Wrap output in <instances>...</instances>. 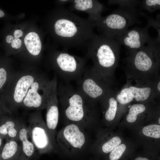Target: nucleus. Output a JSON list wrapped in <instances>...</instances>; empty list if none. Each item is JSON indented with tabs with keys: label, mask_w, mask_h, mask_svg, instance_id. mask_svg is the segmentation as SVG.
<instances>
[{
	"label": "nucleus",
	"mask_w": 160,
	"mask_h": 160,
	"mask_svg": "<svg viewBox=\"0 0 160 160\" xmlns=\"http://www.w3.org/2000/svg\"><path fill=\"white\" fill-rule=\"evenodd\" d=\"M53 30L63 49L87 48L95 34L93 22L63 7L58 12Z\"/></svg>",
	"instance_id": "nucleus-1"
},
{
	"label": "nucleus",
	"mask_w": 160,
	"mask_h": 160,
	"mask_svg": "<svg viewBox=\"0 0 160 160\" xmlns=\"http://www.w3.org/2000/svg\"><path fill=\"white\" fill-rule=\"evenodd\" d=\"M123 60L127 79L155 82L160 77V41L152 39Z\"/></svg>",
	"instance_id": "nucleus-2"
},
{
	"label": "nucleus",
	"mask_w": 160,
	"mask_h": 160,
	"mask_svg": "<svg viewBox=\"0 0 160 160\" xmlns=\"http://www.w3.org/2000/svg\"><path fill=\"white\" fill-rule=\"evenodd\" d=\"M57 94L63 116L68 124L82 128L88 126L94 114V103L68 84H57Z\"/></svg>",
	"instance_id": "nucleus-3"
},
{
	"label": "nucleus",
	"mask_w": 160,
	"mask_h": 160,
	"mask_svg": "<svg viewBox=\"0 0 160 160\" xmlns=\"http://www.w3.org/2000/svg\"><path fill=\"white\" fill-rule=\"evenodd\" d=\"M121 45L114 38L95 34L87 48L85 57L91 59L92 68L103 76L113 79L118 65Z\"/></svg>",
	"instance_id": "nucleus-4"
},
{
	"label": "nucleus",
	"mask_w": 160,
	"mask_h": 160,
	"mask_svg": "<svg viewBox=\"0 0 160 160\" xmlns=\"http://www.w3.org/2000/svg\"><path fill=\"white\" fill-rule=\"evenodd\" d=\"M142 12L137 8L119 7L108 15L93 22L101 35L114 38L136 24H140L139 15Z\"/></svg>",
	"instance_id": "nucleus-5"
},
{
	"label": "nucleus",
	"mask_w": 160,
	"mask_h": 160,
	"mask_svg": "<svg viewBox=\"0 0 160 160\" xmlns=\"http://www.w3.org/2000/svg\"><path fill=\"white\" fill-rule=\"evenodd\" d=\"M28 136L40 154L57 152L56 139L50 134L43 120L41 110H36L28 116Z\"/></svg>",
	"instance_id": "nucleus-6"
},
{
	"label": "nucleus",
	"mask_w": 160,
	"mask_h": 160,
	"mask_svg": "<svg viewBox=\"0 0 160 160\" xmlns=\"http://www.w3.org/2000/svg\"><path fill=\"white\" fill-rule=\"evenodd\" d=\"M82 75L79 79L78 90L93 103L100 101L112 89L113 79L103 76L92 67L85 69Z\"/></svg>",
	"instance_id": "nucleus-7"
},
{
	"label": "nucleus",
	"mask_w": 160,
	"mask_h": 160,
	"mask_svg": "<svg viewBox=\"0 0 160 160\" xmlns=\"http://www.w3.org/2000/svg\"><path fill=\"white\" fill-rule=\"evenodd\" d=\"M56 142L58 151L65 155L72 156L84 149L87 138L82 127L75 124L69 123L58 132Z\"/></svg>",
	"instance_id": "nucleus-8"
},
{
	"label": "nucleus",
	"mask_w": 160,
	"mask_h": 160,
	"mask_svg": "<svg viewBox=\"0 0 160 160\" xmlns=\"http://www.w3.org/2000/svg\"><path fill=\"white\" fill-rule=\"evenodd\" d=\"M40 73L32 71L15 73L9 82L8 105L7 108L9 112L15 113L21 107L28 90Z\"/></svg>",
	"instance_id": "nucleus-9"
},
{
	"label": "nucleus",
	"mask_w": 160,
	"mask_h": 160,
	"mask_svg": "<svg viewBox=\"0 0 160 160\" xmlns=\"http://www.w3.org/2000/svg\"><path fill=\"white\" fill-rule=\"evenodd\" d=\"M87 59L85 56H77L63 49L55 55L53 68L57 74L66 81L79 79L85 70Z\"/></svg>",
	"instance_id": "nucleus-10"
},
{
	"label": "nucleus",
	"mask_w": 160,
	"mask_h": 160,
	"mask_svg": "<svg viewBox=\"0 0 160 160\" xmlns=\"http://www.w3.org/2000/svg\"><path fill=\"white\" fill-rule=\"evenodd\" d=\"M50 80L44 73H40L29 87L21 107L35 110L46 109Z\"/></svg>",
	"instance_id": "nucleus-11"
},
{
	"label": "nucleus",
	"mask_w": 160,
	"mask_h": 160,
	"mask_svg": "<svg viewBox=\"0 0 160 160\" xmlns=\"http://www.w3.org/2000/svg\"><path fill=\"white\" fill-rule=\"evenodd\" d=\"M150 27L148 23L144 27L128 29L114 38L131 53L140 49L152 39L148 32Z\"/></svg>",
	"instance_id": "nucleus-12"
},
{
	"label": "nucleus",
	"mask_w": 160,
	"mask_h": 160,
	"mask_svg": "<svg viewBox=\"0 0 160 160\" xmlns=\"http://www.w3.org/2000/svg\"><path fill=\"white\" fill-rule=\"evenodd\" d=\"M57 76L51 80L47 95L46 124L52 137L55 138L56 129L59 116V101L57 94Z\"/></svg>",
	"instance_id": "nucleus-13"
},
{
	"label": "nucleus",
	"mask_w": 160,
	"mask_h": 160,
	"mask_svg": "<svg viewBox=\"0 0 160 160\" xmlns=\"http://www.w3.org/2000/svg\"><path fill=\"white\" fill-rule=\"evenodd\" d=\"M155 82L139 79H127L126 84L128 88L133 100L137 102H145L156 97Z\"/></svg>",
	"instance_id": "nucleus-14"
},
{
	"label": "nucleus",
	"mask_w": 160,
	"mask_h": 160,
	"mask_svg": "<svg viewBox=\"0 0 160 160\" xmlns=\"http://www.w3.org/2000/svg\"><path fill=\"white\" fill-rule=\"evenodd\" d=\"M70 9L72 10L84 12L88 14L87 19L93 22L101 17L104 9L103 5L95 0H71Z\"/></svg>",
	"instance_id": "nucleus-15"
},
{
	"label": "nucleus",
	"mask_w": 160,
	"mask_h": 160,
	"mask_svg": "<svg viewBox=\"0 0 160 160\" xmlns=\"http://www.w3.org/2000/svg\"><path fill=\"white\" fill-rule=\"evenodd\" d=\"M19 137L22 147V152L19 159L24 160H32L36 156L37 150L33 143L29 140L27 126L20 119Z\"/></svg>",
	"instance_id": "nucleus-16"
},
{
	"label": "nucleus",
	"mask_w": 160,
	"mask_h": 160,
	"mask_svg": "<svg viewBox=\"0 0 160 160\" xmlns=\"http://www.w3.org/2000/svg\"><path fill=\"white\" fill-rule=\"evenodd\" d=\"M20 119L13 114L5 116L0 120V135L5 140L14 139L19 141V125Z\"/></svg>",
	"instance_id": "nucleus-17"
},
{
	"label": "nucleus",
	"mask_w": 160,
	"mask_h": 160,
	"mask_svg": "<svg viewBox=\"0 0 160 160\" xmlns=\"http://www.w3.org/2000/svg\"><path fill=\"white\" fill-rule=\"evenodd\" d=\"M0 152V160H18L22 152L19 141L14 139L6 140Z\"/></svg>",
	"instance_id": "nucleus-18"
},
{
	"label": "nucleus",
	"mask_w": 160,
	"mask_h": 160,
	"mask_svg": "<svg viewBox=\"0 0 160 160\" xmlns=\"http://www.w3.org/2000/svg\"><path fill=\"white\" fill-rule=\"evenodd\" d=\"M116 92L113 89H111L100 100L103 101L108 105L106 110L103 112L105 118L107 121L113 120L116 116L118 103L116 97Z\"/></svg>",
	"instance_id": "nucleus-19"
},
{
	"label": "nucleus",
	"mask_w": 160,
	"mask_h": 160,
	"mask_svg": "<svg viewBox=\"0 0 160 160\" xmlns=\"http://www.w3.org/2000/svg\"><path fill=\"white\" fill-rule=\"evenodd\" d=\"M24 42L29 52L34 56L38 55L41 49V43L38 35L35 32H31L25 36Z\"/></svg>",
	"instance_id": "nucleus-20"
},
{
	"label": "nucleus",
	"mask_w": 160,
	"mask_h": 160,
	"mask_svg": "<svg viewBox=\"0 0 160 160\" xmlns=\"http://www.w3.org/2000/svg\"><path fill=\"white\" fill-rule=\"evenodd\" d=\"M146 109L145 106L143 104H132L129 107V112L126 117L127 121L130 123L134 122L136 120L138 115L144 112Z\"/></svg>",
	"instance_id": "nucleus-21"
},
{
	"label": "nucleus",
	"mask_w": 160,
	"mask_h": 160,
	"mask_svg": "<svg viewBox=\"0 0 160 160\" xmlns=\"http://www.w3.org/2000/svg\"><path fill=\"white\" fill-rule=\"evenodd\" d=\"M116 97L118 103L122 105L128 104L133 101L130 92L126 84L120 91H116Z\"/></svg>",
	"instance_id": "nucleus-22"
},
{
	"label": "nucleus",
	"mask_w": 160,
	"mask_h": 160,
	"mask_svg": "<svg viewBox=\"0 0 160 160\" xmlns=\"http://www.w3.org/2000/svg\"><path fill=\"white\" fill-rule=\"evenodd\" d=\"M141 1L137 0H112L108 1L110 5L116 4L119 7L137 8L140 4Z\"/></svg>",
	"instance_id": "nucleus-23"
},
{
	"label": "nucleus",
	"mask_w": 160,
	"mask_h": 160,
	"mask_svg": "<svg viewBox=\"0 0 160 160\" xmlns=\"http://www.w3.org/2000/svg\"><path fill=\"white\" fill-rule=\"evenodd\" d=\"M143 134L146 136L155 138H160V126L152 124L144 127L142 130Z\"/></svg>",
	"instance_id": "nucleus-24"
},
{
	"label": "nucleus",
	"mask_w": 160,
	"mask_h": 160,
	"mask_svg": "<svg viewBox=\"0 0 160 160\" xmlns=\"http://www.w3.org/2000/svg\"><path fill=\"white\" fill-rule=\"evenodd\" d=\"M121 142L120 138L116 136L104 143L102 146L103 151L106 153L111 152L115 147L120 145Z\"/></svg>",
	"instance_id": "nucleus-25"
},
{
	"label": "nucleus",
	"mask_w": 160,
	"mask_h": 160,
	"mask_svg": "<svg viewBox=\"0 0 160 160\" xmlns=\"http://www.w3.org/2000/svg\"><path fill=\"white\" fill-rule=\"evenodd\" d=\"M142 9L150 12H153L160 9V0H144L140 4Z\"/></svg>",
	"instance_id": "nucleus-26"
},
{
	"label": "nucleus",
	"mask_w": 160,
	"mask_h": 160,
	"mask_svg": "<svg viewBox=\"0 0 160 160\" xmlns=\"http://www.w3.org/2000/svg\"><path fill=\"white\" fill-rule=\"evenodd\" d=\"M126 145L121 144L114 148L111 152L109 157L110 160H118L119 159L126 150Z\"/></svg>",
	"instance_id": "nucleus-27"
},
{
	"label": "nucleus",
	"mask_w": 160,
	"mask_h": 160,
	"mask_svg": "<svg viewBox=\"0 0 160 160\" xmlns=\"http://www.w3.org/2000/svg\"><path fill=\"white\" fill-rule=\"evenodd\" d=\"M143 15L146 16L148 20V23L151 26L154 27L158 32V36L156 39L157 40L160 41V15H158L157 20H156L151 17H147V15L143 13Z\"/></svg>",
	"instance_id": "nucleus-28"
},
{
	"label": "nucleus",
	"mask_w": 160,
	"mask_h": 160,
	"mask_svg": "<svg viewBox=\"0 0 160 160\" xmlns=\"http://www.w3.org/2000/svg\"><path fill=\"white\" fill-rule=\"evenodd\" d=\"M9 75V72H7L5 69L0 68V90L8 80Z\"/></svg>",
	"instance_id": "nucleus-29"
},
{
	"label": "nucleus",
	"mask_w": 160,
	"mask_h": 160,
	"mask_svg": "<svg viewBox=\"0 0 160 160\" xmlns=\"http://www.w3.org/2000/svg\"><path fill=\"white\" fill-rule=\"evenodd\" d=\"M22 45V41L19 38H15L11 43L12 47L16 49L20 48Z\"/></svg>",
	"instance_id": "nucleus-30"
},
{
	"label": "nucleus",
	"mask_w": 160,
	"mask_h": 160,
	"mask_svg": "<svg viewBox=\"0 0 160 160\" xmlns=\"http://www.w3.org/2000/svg\"><path fill=\"white\" fill-rule=\"evenodd\" d=\"M23 35V32L20 30H16L15 31L14 33L15 38H19L22 36Z\"/></svg>",
	"instance_id": "nucleus-31"
},
{
	"label": "nucleus",
	"mask_w": 160,
	"mask_h": 160,
	"mask_svg": "<svg viewBox=\"0 0 160 160\" xmlns=\"http://www.w3.org/2000/svg\"><path fill=\"white\" fill-rule=\"evenodd\" d=\"M13 39L14 37L11 35L7 36L6 38V41L8 44L12 43Z\"/></svg>",
	"instance_id": "nucleus-32"
},
{
	"label": "nucleus",
	"mask_w": 160,
	"mask_h": 160,
	"mask_svg": "<svg viewBox=\"0 0 160 160\" xmlns=\"http://www.w3.org/2000/svg\"><path fill=\"white\" fill-rule=\"evenodd\" d=\"M5 139V137L2 135H0V149H1L4 144V140Z\"/></svg>",
	"instance_id": "nucleus-33"
},
{
	"label": "nucleus",
	"mask_w": 160,
	"mask_h": 160,
	"mask_svg": "<svg viewBox=\"0 0 160 160\" xmlns=\"http://www.w3.org/2000/svg\"><path fill=\"white\" fill-rule=\"evenodd\" d=\"M135 160H149L148 159L145 158H142L138 157L136 158Z\"/></svg>",
	"instance_id": "nucleus-34"
},
{
	"label": "nucleus",
	"mask_w": 160,
	"mask_h": 160,
	"mask_svg": "<svg viewBox=\"0 0 160 160\" xmlns=\"http://www.w3.org/2000/svg\"><path fill=\"white\" fill-rule=\"evenodd\" d=\"M4 15V12L1 10L0 9V17H2Z\"/></svg>",
	"instance_id": "nucleus-35"
},
{
	"label": "nucleus",
	"mask_w": 160,
	"mask_h": 160,
	"mask_svg": "<svg viewBox=\"0 0 160 160\" xmlns=\"http://www.w3.org/2000/svg\"><path fill=\"white\" fill-rule=\"evenodd\" d=\"M159 124H160V118H159Z\"/></svg>",
	"instance_id": "nucleus-36"
},
{
	"label": "nucleus",
	"mask_w": 160,
	"mask_h": 160,
	"mask_svg": "<svg viewBox=\"0 0 160 160\" xmlns=\"http://www.w3.org/2000/svg\"><path fill=\"white\" fill-rule=\"evenodd\" d=\"M1 149H0V152H1Z\"/></svg>",
	"instance_id": "nucleus-37"
},
{
	"label": "nucleus",
	"mask_w": 160,
	"mask_h": 160,
	"mask_svg": "<svg viewBox=\"0 0 160 160\" xmlns=\"http://www.w3.org/2000/svg\"><path fill=\"white\" fill-rule=\"evenodd\" d=\"M18 160H21V159H18Z\"/></svg>",
	"instance_id": "nucleus-38"
}]
</instances>
